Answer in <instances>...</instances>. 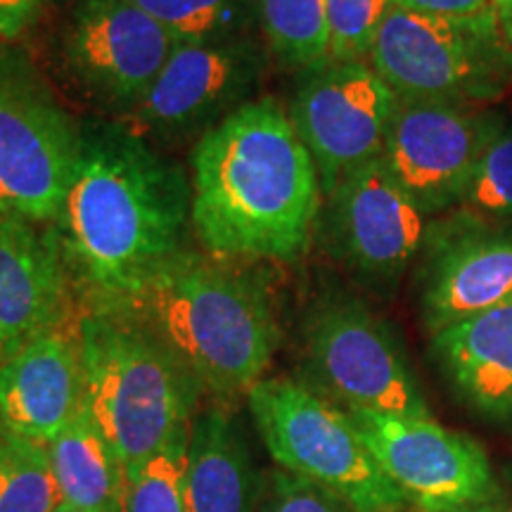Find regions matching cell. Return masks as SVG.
Returning a JSON list of instances; mask_svg holds the SVG:
<instances>
[{
  "mask_svg": "<svg viewBox=\"0 0 512 512\" xmlns=\"http://www.w3.org/2000/svg\"><path fill=\"white\" fill-rule=\"evenodd\" d=\"M176 41L133 0H76L64 57L88 98L131 112L150 91Z\"/></svg>",
  "mask_w": 512,
  "mask_h": 512,
  "instance_id": "13",
  "label": "cell"
},
{
  "mask_svg": "<svg viewBox=\"0 0 512 512\" xmlns=\"http://www.w3.org/2000/svg\"><path fill=\"white\" fill-rule=\"evenodd\" d=\"M330 235L358 273L392 283L427 242V216L382 157L351 171L328 195Z\"/></svg>",
  "mask_w": 512,
  "mask_h": 512,
  "instance_id": "14",
  "label": "cell"
},
{
  "mask_svg": "<svg viewBox=\"0 0 512 512\" xmlns=\"http://www.w3.org/2000/svg\"><path fill=\"white\" fill-rule=\"evenodd\" d=\"M69 287L53 226L0 209V366L72 313Z\"/></svg>",
  "mask_w": 512,
  "mask_h": 512,
  "instance_id": "17",
  "label": "cell"
},
{
  "mask_svg": "<svg viewBox=\"0 0 512 512\" xmlns=\"http://www.w3.org/2000/svg\"><path fill=\"white\" fill-rule=\"evenodd\" d=\"M460 219L477 226L505 228L512 221V126L505 124L479 157L463 200Z\"/></svg>",
  "mask_w": 512,
  "mask_h": 512,
  "instance_id": "24",
  "label": "cell"
},
{
  "mask_svg": "<svg viewBox=\"0 0 512 512\" xmlns=\"http://www.w3.org/2000/svg\"><path fill=\"white\" fill-rule=\"evenodd\" d=\"M304 344L318 394L344 411L430 415L399 337L366 304L318 302L306 318Z\"/></svg>",
  "mask_w": 512,
  "mask_h": 512,
  "instance_id": "7",
  "label": "cell"
},
{
  "mask_svg": "<svg viewBox=\"0 0 512 512\" xmlns=\"http://www.w3.org/2000/svg\"><path fill=\"white\" fill-rule=\"evenodd\" d=\"M50 512H83V510H79V508H74V505H69V503H64V501H60L55 505L53 510Z\"/></svg>",
  "mask_w": 512,
  "mask_h": 512,
  "instance_id": "32",
  "label": "cell"
},
{
  "mask_svg": "<svg viewBox=\"0 0 512 512\" xmlns=\"http://www.w3.org/2000/svg\"><path fill=\"white\" fill-rule=\"evenodd\" d=\"M256 512H358L342 496L332 494L309 479L275 470L261 486Z\"/></svg>",
  "mask_w": 512,
  "mask_h": 512,
  "instance_id": "27",
  "label": "cell"
},
{
  "mask_svg": "<svg viewBox=\"0 0 512 512\" xmlns=\"http://www.w3.org/2000/svg\"><path fill=\"white\" fill-rule=\"evenodd\" d=\"M79 342L81 406L126 472L190 430L200 384L131 306L86 302Z\"/></svg>",
  "mask_w": 512,
  "mask_h": 512,
  "instance_id": "4",
  "label": "cell"
},
{
  "mask_svg": "<svg viewBox=\"0 0 512 512\" xmlns=\"http://www.w3.org/2000/svg\"><path fill=\"white\" fill-rule=\"evenodd\" d=\"M264 72V50L249 36L221 43H176L150 91L128 112L131 128L150 143L200 140L256 100Z\"/></svg>",
  "mask_w": 512,
  "mask_h": 512,
  "instance_id": "10",
  "label": "cell"
},
{
  "mask_svg": "<svg viewBox=\"0 0 512 512\" xmlns=\"http://www.w3.org/2000/svg\"><path fill=\"white\" fill-rule=\"evenodd\" d=\"M368 64L399 100L491 105L512 91V46L501 22H448L392 3Z\"/></svg>",
  "mask_w": 512,
  "mask_h": 512,
  "instance_id": "6",
  "label": "cell"
},
{
  "mask_svg": "<svg viewBox=\"0 0 512 512\" xmlns=\"http://www.w3.org/2000/svg\"><path fill=\"white\" fill-rule=\"evenodd\" d=\"M403 10L448 22H496V0H392Z\"/></svg>",
  "mask_w": 512,
  "mask_h": 512,
  "instance_id": "28",
  "label": "cell"
},
{
  "mask_svg": "<svg viewBox=\"0 0 512 512\" xmlns=\"http://www.w3.org/2000/svg\"><path fill=\"white\" fill-rule=\"evenodd\" d=\"M496 12H498V22H501L503 34L512 46V0H496Z\"/></svg>",
  "mask_w": 512,
  "mask_h": 512,
  "instance_id": "30",
  "label": "cell"
},
{
  "mask_svg": "<svg viewBox=\"0 0 512 512\" xmlns=\"http://www.w3.org/2000/svg\"><path fill=\"white\" fill-rule=\"evenodd\" d=\"M176 43H221L247 38L259 19L256 0H133Z\"/></svg>",
  "mask_w": 512,
  "mask_h": 512,
  "instance_id": "22",
  "label": "cell"
},
{
  "mask_svg": "<svg viewBox=\"0 0 512 512\" xmlns=\"http://www.w3.org/2000/svg\"><path fill=\"white\" fill-rule=\"evenodd\" d=\"M174 351L202 392L247 394L278 347L266 287L240 268L181 249L128 302Z\"/></svg>",
  "mask_w": 512,
  "mask_h": 512,
  "instance_id": "3",
  "label": "cell"
},
{
  "mask_svg": "<svg viewBox=\"0 0 512 512\" xmlns=\"http://www.w3.org/2000/svg\"><path fill=\"white\" fill-rule=\"evenodd\" d=\"M57 503L48 446L0 430V512H50Z\"/></svg>",
  "mask_w": 512,
  "mask_h": 512,
  "instance_id": "23",
  "label": "cell"
},
{
  "mask_svg": "<svg viewBox=\"0 0 512 512\" xmlns=\"http://www.w3.org/2000/svg\"><path fill=\"white\" fill-rule=\"evenodd\" d=\"M396 105L399 95L368 60H328L306 69L287 114L313 157L325 197L351 171L382 155Z\"/></svg>",
  "mask_w": 512,
  "mask_h": 512,
  "instance_id": "11",
  "label": "cell"
},
{
  "mask_svg": "<svg viewBox=\"0 0 512 512\" xmlns=\"http://www.w3.org/2000/svg\"><path fill=\"white\" fill-rule=\"evenodd\" d=\"M432 356L470 411L512 422V302L439 330Z\"/></svg>",
  "mask_w": 512,
  "mask_h": 512,
  "instance_id": "18",
  "label": "cell"
},
{
  "mask_svg": "<svg viewBox=\"0 0 512 512\" xmlns=\"http://www.w3.org/2000/svg\"><path fill=\"white\" fill-rule=\"evenodd\" d=\"M190 223L211 256L294 261L311 245L320 178L290 114L256 98L197 140Z\"/></svg>",
  "mask_w": 512,
  "mask_h": 512,
  "instance_id": "2",
  "label": "cell"
},
{
  "mask_svg": "<svg viewBox=\"0 0 512 512\" xmlns=\"http://www.w3.org/2000/svg\"><path fill=\"white\" fill-rule=\"evenodd\" d=\"M266 43L280 62L313 69L330 60L328 0H256Z\"/></svg>",
  "mask_w": 512,
  "mask_h": 512,
  "instance_id": "21",
  "label": "cell"
},
{
  "mask_svg": "<svg viewBox=\"0 0 512 512\" xmlns=\"http://www.w3.org/2000/svg\"><path fill=\"white\" fill-rule=\"evenodd\" d=\"M190 430L169 441L162 451L126 472L121 512H188L185 501V463Z\"/></svg>",
  "mask_w": 512,
  "mask_h": 512,
  "instance_id": "25",
  "label": "cell"
},
{
  "mask_svg": "<svg viewBox=\"0 0 512 512\" xmlns=\"http://www.w3.org/2000/svg\"><path fill=\"white\" fill-rule=\"evenodd\" d=\"M347 413L389 482L420 512H458L496 498L491 463L475 439L430 415Z\"/></svg>",
  "mask_w": 512,
  "mask_h": 512,
  "instance_id": "9",
  "label": "cell"
},
{
  "mask_svg": "<svg viewBox=\"0 0 512 512\" xmlns=\"http://www.w3.org/2000/svg\"><path fill=\"white\" fill-rule=\"evenodd\" d=\"M38 8L41 0H0V41H12L24 34Z\"/></svg>",
  "mask_w": 512,
  "mask_h": 512,
  "instance_id": "29",
  "label": "cell"
},
{
  "mask_svg": "<svg viewBox=\"0 0 512 512\" xmlns=\"http://www.w3.org/2000/svg\"><path fill=\"white\" fill-rule=\"evenodd\" d=\"M458 512H512L510 508H498L494 503H482V505H475V508H465V510H458Z\"/></svg>",
  "mask_w": 512,
  "mask_h": 512,
  "instance_id": "31",
  "label": "cell"
},
{
  "mask_svg": "<svg viewBox=\"0 0 512 512\" xmlns=\"http://www.w3.org/2000/svg\"><path fill=\"white\" fill-rule=\"evenodd\" d=\"M501 114L439 100H399L382 162L425 216L458 207Z\"/></svg>",
  "mask_w": 512,
  "mask_h": 512,
  "instance_id": "12",
  "label": "cell"
},
{
  "mask_svg": "<svg viewBox=\"0 0 512 512\" xmlns=\"http://www.w3.org/2000/svg\"><path fill=\"white\" fill-rule=\"evenodd\" d=\"M81 399L79 313L72 311L0 366V430L48 446Z\"/></svg>",
  "mask_w": 512,
  "mask_h": 512,
  "instance_id": "16",
  "label": "cell"
},
{
  "mask_svg": "<svg viewBox=\"0 0 512 512\" xmlns=\"http://www.w3.org/2000/svg\"><path fill=\"white\" fill-rule=\"evenodd\" d=\"M60 501L83 512L124 510L126 467L86 408L48 444Z\"/></svg>",
  "mask_w": 512,
  "mask_h": 512,
  "instance_id": "20",
  "label": "cell"
},
{
  "mask_svg": "<svg viewBox=\"0 0 512 512\" xmlns=\"http://www.w3.org/2000/svg\"><path fill=\"white\" fill-rule=\"evenodd\" d=\"M81 126L15 62L0 60V209L53 226L72 183Z\"/></svg>",
  "mask_w": 512,
  "mask_h": 512,
  "instance_id": "8",
  "label": "cell"
},
{
  "mask_svg": "<svg viewBox=\"0 0 512 512\" xmlns=\"http://www.w3.org/2000/svg\"><path fill=\"white\" fill-rule=\"evenodd\" d=\"M190 200L183 166L131 126L83 124L79 159L53 230L86 302H128L181 252Z\"/></svg>",
  "mask_w": 512,
  "mask_h": 512,
  "instance_id": "1",
  "label": "cell"
},
{
  "mask_svg": "<svg viewBox=\"0 0 512 512\" xmlns=\"http://www.w3.org/2000/svg\"><path fill=\"white\" fill-rule=\"evenodd\" d=\"M247 406L280 470L342 496L358 512H399L408 505L351 415L309 384L264 377L247 392Z\"/></svg>",
  "mask_w": 512,
  "mask_h": 512,
  "instance_id": "5",
  "label": "cell"
},
{
  "mask_svg": "<svg viewBox=\"0 0 512 512\" xmlns=\"http://www.w3.org/2000/svg\"><path fill=\"white\" fill-rule=\"evenodd\" d=\"M392 0H328L330 60H368Z\"/></svg>",
  "mask_w": 512,
  "mask_h": 512,
  "instance_id": "26",
  "label": "cell"
},
{
  "mask_svg": "<svg viewBox=\"0 0 512 512\" xmlns=\"http://www.w3.org/2000/svg\"><path fill=\"white\" fill-rule=\"evenodd\" d=\"M422 283L430 335L512 302V230L451 219L432 230Z\"/></svg>",
  "mask_w": 512,
  "mask_h": 512,
  "instance_id": "15",
  "label": "cell"
},
{
  "mask_svg": "<svg viewBox=\"0 0 512 512\" xmlns=\"http://www.w3.org/2000/svg\"><path fill=\"white\" fill-rule=\"evenodd\" d=\"M261 484L247 437L221 406L197 411L185 463L188 512H256Z\"/></svg>",
  "mask_w": 512,
  "mask_h": 512,
  "instance_id": "19",
  "label": "cell"
}]
</instances>
